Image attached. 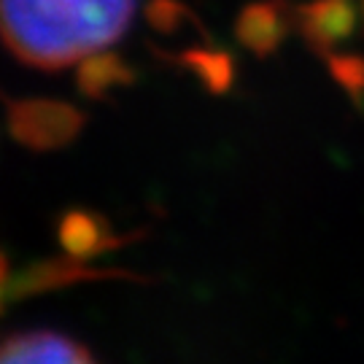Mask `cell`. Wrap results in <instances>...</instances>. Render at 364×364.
<instances>
[{"label": "cell", "mask_w": 364, "mask_h": 364, "mask_svg": "<svg viewBox=\"0 0 364 364\" xmlns=\"http://www.w3.org/2000/svg\"><path fill=\"white\" fill-rule=\"evenodd\" d=\"M135 0H0V33L19 60L65 68L127 30Z\"/></svg>", "instance_id": "6da1fadb"}, {"label": "cell", "mask_w": 364, "mask_h": 364, "mask_svg": "<svg viewBox=\"0 0 364 364\" xmlns=\"http://www.w3.org/2000/svg\"><path fill=\"white\" fill-rule=\"evenodd\" d=\"M0 364H97L84 346L54 332H22L0 343Z\"/></svg>", "instance_id": "7a4b0ae2"}, {"label": "cell", "mask_w": 364, "mask_h": 364, "mask_svg": "<svg viewBox=\"0 0 364 364\" xmlns=\"http://www.w3.org/2000/svg\"><path fill=\"white\" fill-rule=\"evenodd\" d=\"M3 287H6V264H3V254H0V299H3Z\"/></svg>", "instance_id": "3957f363"}]
</instances>
